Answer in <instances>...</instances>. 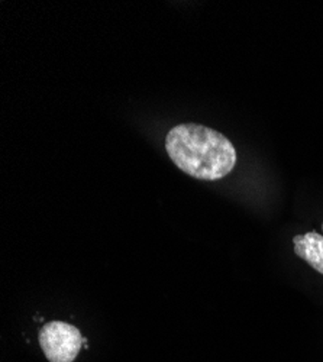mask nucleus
<instances>
[{"mask_svg": "<svg viewBox=\"0 0 323 362\" xmlns=\"http://www.w3.org/2000/svg\"><path fill=\"white\" fill-rule=\"evenodd\" d=\"M170 160L196 180L216 181L237 165V149L222 134L200 124H180L165 136Z\"/></svg>", "mask_w": 323, "mask_h": 362, "instance_id": "f257e3e1", "label": "nucleus"}, {"mask_svg": "<svg viewBox=\"0 0 323 362\" xmlns=\"http://www.w3.org/2000/svg\"><path fill=\"white\" fill-rule=\"evenodd\" d=\"M40 345L49 362H73L84 345V338L76 326L54 320L41 327Z\"/></svg>", "mask_w": 323, "mask_h": 362, "instance_id": "f03ea898", "label": "nucleus"}, {"mask_svg": "<svg viewBox=\"0 0 323 362\" xmlns=\"http://www.w3.org/2000/svg\"><path fill=\"white\" fill-rule=\"evenodd\" d=\"M295 254L323 276V236L315 230L293 238Z\"/></svg>", "mask_w": 323, "mask_h": 362, "instance_id": "7ed1b4c3", "label": "nucleus"}, {"mask_svg": "<svg viewBox=\"0 0 323 362\" xmlns=\"http://www.w3.org/2000/svg\"><path fill=\"white\" fill-rule=\"evenodd\" d=\"M322 230H323V223H322Z\"/></svg>", "mask_w": 323, "mask_h": 362, "instance_id": "20e7f679", "label": "nucleus"}]
</instances>
